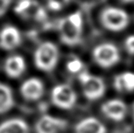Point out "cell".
I'll return each mask as SVG.
<instances>
[{"instance_id":"cell-13","label":"cell","mask_w":134,"mask_h":133,"mask_svg":"<svg viewBox=\"0 0 134 133\" xmlns=\"http://www.w3.org/2000/svg\"><path fill=\"white\" fill-rule=\"evenodd\" d=\"M105 125L93 117L83 119L76 125L75 133H106Z\"/></svg>"},{"instance_id":"cell-20","label":"cell","mask_w":134,"mask_h":133,"mask_svg":"<svg viewBox=\"0 0 134 133\" xmlns=\"http://www.w3.org/2000/svg\"><path fill=\"white\" fill-rule=\"evenodd\" d=\"M11 3V0H0V17L4 15Z\"/></svg>"},{"instance_id":"cell-1","label":"cell","mask_w":134,"mask_h":133,"mask_svg":"<svg viewBox=\"0 0 134 133\" xmlns=\"http://www.w3.org/2000/svg\"><path fill=\"white\" fill-rule=\"evenodd\" d=\"M83 19L80 12L70 14L62 18L58 24V31L63 43L68 46L78 44L82 36Z\"/></svg>"},{"instance_id":"cell-19","label":"cell","mask_w":134,"mask_h":133,"mask_svg":"<svg viewBox=\"0 0 134 133\" xmlns=\"http://www.w3.org/2000/svg\"><path fill=\"white\" fill-rule=\"evenodd\" d=\"M125 48L129 54L134 55V35L128 37L125 40Z\"/></svg>"},{"instance_id":"cell-22","label":"cell","mask_w":134,"mask_h":133,"mask_svg":"<svg viewBox=\"0 0 134 133\" xmlns=\"http://www.w3.org/2000/svg\"><path fill=\"white\" fill-rule=\"evenodd\" d=\"M133 118H134V105H133Z\"/></svg>"},{"instance_id":"cell-16","label":"cell","mask_w":134,"mask_h":133,"mask_svg":"<svg viewBox=\"0 0 134 133\" xmlns=\"http://www.w3.org/2000/svg\"><path fill=\"white\" fill-rule=\"evenodd\" d=\"M15 104L11 89L4 84L0 83V114L10 110Z\"/></svg>"},{"instance_id":"cell-12","label":"cell","mask_w":134,"mask_h":133,"mask_svg":"<svg viewBox=\"0 0 134 133\" xmlns=\"http://www.w3.org/2000/svg\"><path fill=\"white\" fill-rule=\"evenodd\" d=\"M4 71L8 76L18 78L26 71V62L20 55H11L5 60Z\"/></svg>"},{"instance_id":"cell-8","label":"cell","mask_w":134,"mask_h":133,"mask_svg":"<svg viewBox=\"0 0 134 133\" xmlns=\"http://www.w3.org/2000/svg\"><path fill=\"white\" fill-rule=\"evenodd\" d=\"M66 121L51 115H43L35 125L36 133H59L66 127Z\"/></svg>"},{"instance_id":"cell-7","label":"cell","mask_w":134,"mask_h":133,"mask_svg":"<svg viewBox=\"0 0 134 133\" xmlns=\"http://www.w3.org/2000/svg\"><path fill=\"white\" fill-rule=\"evenodd\" d=\"M15 11L16 15L25 20L43 21L47 18L43 6L35 0H21L15 6Z\"/></svg>"},{"instance_id":"cell-17","label":"cell","mask_w":134,"mask_h":133,"mask_svg":"<svg viewBox=\"0 0 134 133\" xmlns=\"http://www.w3.org/2000/svg\"><path fill=\"white\" fill-rule=\"evenodd\" d=\"M82 61L78 59H73L71 60H70L67 64V69L68 71L72 72V73H82L81 71H82Z\"/></svg>"},{"instance_id":"cell-21","label":"cell","mask_w":134,"mask_h":133,"mask_svg":"<svg viewBox=\"0 0 134 133\" xmlns=\"http://www.w3.org/2000/svg\"><path fill=\"white\" fill-rule=\"evenodd\" d=\"M121 1L124 3H132V2H134V0H121Z\"/></svg>"},{"instance_id":"cell-14","label":"cell","mask_w":134,"mask_h":133,"mask_svg":"<svg viewBox=\"0 0 134 133\" xmlns=\"http://www.w3.org/2000/svg\"><path fill=\"white\" fill-rule=\"evenodd\" d=\"M0 133H30V130L25 120L11 119L0 125Z\"/></svg>"},{"instance_id":"cell-5","label":"cell","mask_w":134,"mask_h":133,"mask_svg":"<svg viewBox=\"0 0 134 133\" xmlns=\"http://www.w3.org/2000/svg\"><path fill=\"white\" fill-rule=\"evenodd\" d=\"M93 58L100 67L109 69L120 61V53L115 45L104 43L95 47L93 51Z\"/></svg>"},{"instance_id":"cell-2","label":"cell","mask_w":134,"mask_h":133,"mask_svg":"<svg viewBox=\"0 0 134 133\" xmlns=\"http://www.w3.org/2000/svg\"><path fill=\"white\" fill-rule=\"evenodd\" d=\"M59 60V50L50 42L41 43L34 54V62L37 67L43 71L49 72L55 68Z\"/></svg>"},{"instance_id":"cell-18","label":"cell","mask_w":134,"mask_h":133,"mask_svg":"<svg viewBox=\"0 0 134 133\" xmlns=\"http://www.w3.org/2000/svg\"><path fill=\"white\" fill-rule=\"evenodd\" d=\"M70 0H47L49 9L53 10H59L68 3Z\"/></svg>"},{"instance_id":"cell-10","label":"cell","mask_w":134,"mask_h":133,"mask_svg":"<svg viewBox=\"0 0 134 133\" xmlns=\"http://www.w3.org/2000/svg\"><path fill=\"white\" fill-rule=\"evenodd\" d=\"M21 43V35L13 26H7L0 32V48L4 50H13Z\"/></svg>"},{"instance_id":"cell-3","label":"cell","mask_w":134,"mask_h":133,"mask_svg":"<svg viewBox=\"0 0 134 133\" xmlns=\"http://www.w3.org/2000/svg\"><path fill=\"white\" fill-rule=\"evenodd\" d=\"M128 14L115 7L105 8L100 14V22L104 28L111 31H121L129 24Z\"/></svg>"},{"instance_id":"cell-6","label":"cell","mask_w":134,"mask_h":133,"mask_svg":"<svg viewBox=\"0 0 134 133\" xmlns=\"http://www.w3.org/2000/svg\"><path fill=\"white\" fill-rule=\"evenodd\" d=\"M76 93L68 84H59L54 87L51 94L53 103L62 109H70L76 103Z\"/></svg>"},{"instance_id":"cell-15","label":"cell","mask_w":134,"mask_h":133,"mask_svg":"<svg viewBox=\"0 0 134 133\" xmlns=\"http://www.w3.org/2000/svg\"><path fill=\"white\" fill-rule=\"evenodd\" d=\"M115 88L121 92L134 91V73L124 72L118 74L114 79Z\"/></svg>"},{"instance_id":"cell-11","label":"cell","mask_w":134,"mask_h":133,"mask_svg":"<svg viewBox=\"0 0 134 133\" xmlns=\"http://www.w3.org/2000/svg\"><path fill=\"white\" fill-rule=\"evenodd\" d=\"M20 93L25 99L37 101L40 99L44 93L43 83L37 78L28 79L20 86Z\"/></svg>"},{"instance_id":"cell-4","label":"cell","mask_w":134,"mask_h":133,"mask_svg":"<svg viewBox=\"0 0 134 133\" xmlns=\"http://www.w3.org/2000/svg\"><path fill=\"white\" fill-rule=\"evenodd\" d=\"M78 79L82 86V92L87 99L93 101L103 97L106 90L103 79L86 71L80 73Z\"/></svg>"},{"instance_id":"cell-9","label":"cell","mask_w":134,"mask_h":133,"mask_svg":"<svg viewBox=\"0 0 134 133\" xmlns=\"http://www.w3.org/2000/svg\"><path fill=\"white\" fill-rule=\"evenodd\" d=\"M101 111L110 120L119 122L125 119L127 112V107L121 100L111 99L102 104Z\"/></svg>"}]
</instances>
